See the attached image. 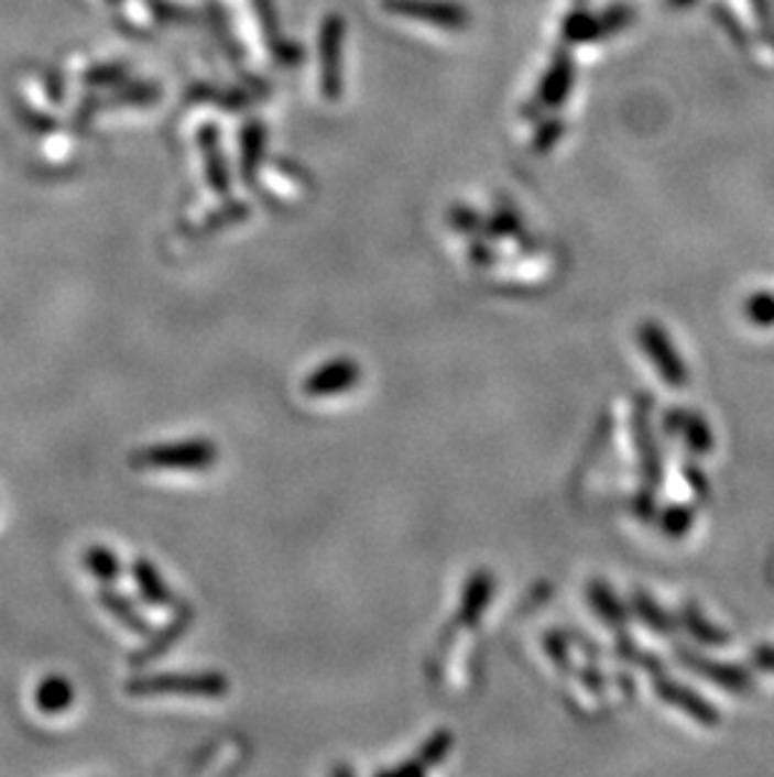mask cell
<instances>
[{
  "mask_svg": "<svg viewBox=\"0 0 774 777\" xmlns=\"http://www.w3.org/2000/svg\"><path fill=\"white\" fill-rule=\"evenodd\" d=\"M219 461V448L211 440H176L141 448L131 456L133 468L151 471H209Z\"/></svg>",
  "mask_w": 774,
  "mask_h": 777,
  "instance_id": "obj_1",
  "label": "cell"
},
{
  "mask_svg": "<svg viewBox=\"0 0 774 777\" xmlns=\"http://www.w3.org/2000/svg\"><path fill=\"white\" fill-rule=\"evenodd\" d=\"M231 685L221 672H186V675H151L137 677L127 685V692L133 697H164L184 694L201 697V700H217L229 694Z\"/></svg>",
  "mask_w": 774,
  "mask_h": 777,
  "instance_id": "obj_2",
  "label": "cell"
},
{
  "mask_svg": "<svg viewBox=\"0 0 774 777\" xmlns=\"http://www.w3.org/2000/svg\"><path fill=\"white\" fill-rule=\"evenodd\" d=\"M636 340L666 385L684 387L689 383V370L684 365L679 350L674 348L669 332L659 322L644 320L636 330Z\"/></svg>",
  "mask_w": 774,
  "mask_h": 777,
  "instance_id": "obj_3",
  "label": "cell"
},
{
  "mask_svg": "<svg viewBox=\"0 0 774 777\" xmlns=\"http://www.w3.org/2000/svg\"><path fill=\"white\" fill-rule=\"evenodd\" d=\"M362 381V368L358 360L352 358H335L330 363H323L317 370H313L302 383V393L305 397H337L342 393H350Z\"/></svg>",
  "mask_w": 774,
  "mask_h": 777,
  "instance_id": "obj_4",
  "label": "cell"
},
{
  "mask_svg": "<svg viewBox=\"0 0 774 777\" xmlns=\"http://www.w3.org/2000/svg\"><path fill=\"white\" fill-rule=\"evenodd\" d=\"M634 444L639 453V471L646 491H656L662 483V453L652 428V401L639 403L634 413Z\"/></svg>",
  "mask_w": 774,
  "mask_h": 777,
  "instance_id": "obj_5",
  "label": "cell"
},
{
  "mask_svg": "<svg viewBox=\"0 0 774 777\" xmlns=\"http://www.w3.org/2000/svg\"><path fill=\"white\" fill-rule=\"evenodd\" d=\"M654 692L662 702L672 704V708L682 710L684 714H689V718L697 720L699 725H705V727L719 725L717 708H711L707 700H701V697L694 690H689V687L674 682V679H669V677L656 675L654 677Z\"/></svg>",
  "mask_w": 774,
  "mask_h": 777,
  "instance_id": "obj_6",
  "label": "cell"
},
{
  "mask_svg": "<svg viewBox=\"0 0 774 777\" xmlns=\"http://www.w3.org/2000/svg\"><path fill=\"white\" fill-rule=\"evenodd\" d=\"M453 745H456V737H453L450 730H438L435 735H430L425 743L415 749L413 757H407L405 763H400L395 767H390V770H380V775H390V777H417L425 775L433 767H438L445 757L450 755Z\"/></svg>",
  "mask_w": 774,
  "mask_h": 777,
  "instance_id": "obj_7",
  "label": "cell"
},
{
  "mask_svg": "<svg viewBox=\"0 0 774 777\" xmlns=\"http://www.w3.org/2000/svg\"><path fill=\"white\" fill-rule=\"evenodd\" d=\"M493 591H495V579L491 571L478 569L473 577L466 581L458 606V624L466 626V630H476L483 620V612L493 602Z\"/></svg>",
  "mask_w": 774,
  "mask_h": 777,
  "instance_id": "obj_8",
  "label": "cell"
},
{
  "mask_svg": "<svg viewBox=\"0 0 774 777\" xmlns=\"http://www.w3.org/2000/svg\"><path fill=\"white\" fill-rule=\"evenodd\" d=\"M194 622V609L186 604L182 606L179 612L174 614V620L168 622L162 632L156 634V637H151L144 647L133 652V659H131V665L133 667H144L149 665V661H154L164 655V652H168L174 647L176 642H179L186 632H189V626Z\"/></svg>",
  "mask_w": 774,
  "mask_h": 777,
  "instance_id": "obj_9",
  "label": "cell"
},
{
  "mask_svg": "<svg viewBox=\"0 0 774 777\" xmlns=\"http://www.w3.org/2000/svg\"><path fill=\"white\" fill-rule=\"evenodd\" d=\"M664 426L666 430L674 433V436H684V440H687V446L694 450V453H709V450L715 448V438H711L709 423L701 418L699 413L674 408L666 413Z\"/></svg>",
  "mask_w": 774,
  "mask_h": 777,
  "instance_id": "obj_10",
  "label": "cell"
},
{
  "mask_svg": "<svg viewBox=\"0 0 774 777\" xmlns=\"http://www.w3.org/2000/svg\"><path fill=\"white\" fill-rule=\"evenodd\" d=\"M679 661L682 665H687L694 672L701 675L705 679H711V682H717L719 687H724V690H734L742 692L750 687V677H746L742 669L722 665V661H715L709 657H699L697 652L689 649H679Z\"/></svg>",
  "mask_w": 774,
  "mask_h": 777,
  "instance_id": "obj_11",
  "label": "cell"
},
{
  "mask_svg": "<svg viewBox=\"0 0 774 777\" xmlns=\"http://www.w3.org/2000/svg\"><path fill=\"white\" fill-rule=\"evenodd\" d=\"M133 581H137L139 594L144 597V602L154 604V606H174L176 597L172 587L166 584L162 573L151 563L149 559H139L133 561Z\"/></svg>",
  "mask_w": 774,
  "mask_h": 777,
  "instance_id": "obj_12",
  "label": "cell"
},
{
  "mask_svg": "<svg viewBox=\"0 0 774 777\" xmlns=\"http://www.w3.org/2000/svg\"><path fill=\"white\" fill-rule=\"evenodd\" d=\"M99 602H101L103 609H109V612L113 614V620L127 626L129 632L141 634V637H149V634H151V626H149V622L144 620V616H141L137 604L129 602V599L123 597V594H119V591L101 589L99 591Z\"/></svg>",
  "mask_w": 774,
  "mask_h": 777,
  "instance_id": "obj_13",
  "label": "cell"
},
{
  "mask_svg": "<svg viewBox=\"0 0 774 777\" xmlns=\"http://www.w3.org/2000/svg\"><path fill=\"white\" fill-rule=\"evenodd\" d=\"M589 602L593 606V612L599 614V620L611 626V630H621L629 622L624 604L619 602V597L613 594V589L603 581H591L589 587Z\"/></svg>",
  "mask_w": 774,
  "mask_h": 777,
  "instance_id": "obj_14",
  "label": "cell"
},
{
  "mask_svg": "<svg viewBox=\"0 0 774 777\" xmlns=\"http://www.w3.org/2000/svg\"><path fill=\"white\" fill-rule=\"evenodd\" d=\"M74 704V687L64 677H48L35 687V708L46 714H61Z\"/></svg>",
  "mask_w": 774,
  "mask_h": 777,
  "instance_id": "obj_15",
  "label": "cell"
},
{
  "mask_svg": "<svg viewBox=\"0 0 774 777\" xmlns=\"http://www.w3.org/2000/svg\"><path fill=\"white\" fill-rule=\"evenodd\" d=\"M631 606H634L636 616L648 626V630H654L659 634H669L676 630V622L664 612L659 604L654 602L652 597L646 594V591H634V597H631Z\"/></svg>",
  "mask_w": 774,
  "mask_h": 777,
  "instance_id": "obj_16",
  "label": "cell"
},
{
  "mask_svg": "<svg viewBox=\"0 0 774 777\" xmlns=\"http://www.w3.org/2000/svg\"><path fill=\"white\" fill-rule=\"evenodd\" d=\"M84 563L88 567V571L101 581V584H111L121 571L116 554L111 549H106V546H91V549L84 554Z\"/></svg>",
  "mask_w": 774,
  "mask_h": 777,
  "instance_id": "obj_17",
  "label": "cell"
},
{
  "mask_svg": "<svg viewBox=\"0 0 774 777\" xmlns=\"http://www.w3.org/2000/svg\"><path fill=\"white\" fill-rule=\"evenodd\" d=\"M682 620H684V624L689 626V632L694 634V637L701 639V642H707V644H724L727 642V634L722 630H717L715 624L705 622V616H701V612L694 604L684 606Z\"/></svg>",
  "mask_w": 774,
  "mask_h": 777,
  "instance_id": "obj_18",
  "label": "cell"
},
{
  "mask_svg": "<svg viewBox=\"0 0 774 777\" xmlns=\"http://www.w3.org/2000/svg\"><path fill=\"white\" fill-rule=\"evenodd\" d=\"M744 317L757 328H772L774 325V293H754L746 297Z\"/></svg>",
  "mask_w": 774,
  "mask_h": 777,
  "instance_id": "obj_19",
  "label": "cell"
},
{
  "mask_svg": "<svg viewBox=\"0 0 774 777\" xmlns=\"http://www.w3.org/2000/svg\"><path fill=\"white\" fill-rule=\"evenodd\" d=\"M544 647L548 652V657L560 672H568L571 669V647H568V637H564L560 632H548L544 637Z\"/></svg>",
  "mask_w": 774,
  "mask_h": 777,
  "instance_id": "obj_20",
  "label": "cell"
},
{
  "mask_svg": "<svg viewBox=\"0 0 774 777\" xmlns=\"http://www.w3.org/2000/svg\"><path fill=\"white\" fill-rule=\"evenodd\" d=\"M691 524H694L691 508H684V506H674L662 516V528L674 538H679L682 534H687L689 528H691Z\"/></svg>",
  "mask_w": 774,
  "mask_h": 777,
  "instance_id": "obj_21",
  "label": "cell"
},
{
  "mask_svg": "<svg viewBox=\"0 0 774 777\" xmlns=\"http://www.w3.org/2000/svg\"><path fill=\"white\" fill-rule=\"evenodd\" d=\"M584 682V687H589L591 692H601L603 690V677L596 667H584L581 677H578Z\"/></svg>",
  "mask_w": 774,
  "mask_h": 777,
  "instance_id": "obj_22",
  "label": "cell"
},
{
  "mask_svg": "<svg viewBox=\"0 0 774 777\" xmlns=\"http://www.w3.org/2000/svg\"><path fill=\"white\" fill-rule=\"evenodd\" d=\"M684 473H687V481L697 489L699 493H707L709 491V483L701 479V471H697V468H684Z\"/></svg>",
  "mask_w": 774,
  "mask_h": 777,
  "instance_id": "obj_23",
  "label": "cell"
},
{
  "mask_svg": "<svg viewBox=\"0 0 774 777\" xmlns=\"http://www.w3.org/2000/svg\"><path fill=\"white\" fill-rule=\"evenodd\" d=\"M676 3H679V6H687V3H691V0H676Z\"/></svg>",
  "mask_w": 774,
  "mask_h": 777,
  "instance_id": "obj_24",
  "label": "cell"
}]
</instances>
